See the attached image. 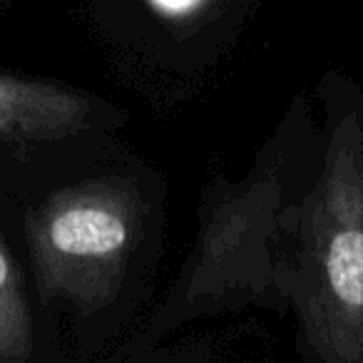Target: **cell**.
<instances>
[{"label": "cell", "mask_w": 363, "mask_h": 363, "mask_svg": "<svg viewBox=\"0 0 363 363\" xmlns=\"http://www.w3.org/2000/svg\"><path fill=\"white\" fill-rule=\"evenodd\" d=\"M286 306L323 363H363V112L331 105L321 169L286 214Z\"/></svg>", "instance_id": "cell-1"}, {"label": "cell", "mask_w": 363, "mask_h": 363, "mask_svg": "<svg viewBox=\"0 0 363 363\" xmlns=\"http://www.w3.org/2000/svg\"><path fill=\"white\" fill-rule=\"evenodd\" d=\"M140 214L135 184L122 177L48 194L26 227L40 291L82 313L112 303L140 239Z\"/></svg>", "instance_id": "cell-3"}, {"label": "cell", "mask_w": 363, "mask_h": 363, "mask_svg": "<svg viewBox=\"0 0 363 363\" xmlns=\"http://www.w3.org/2000/svg\"><path fill=\"white\" fill-rule=\"evenodd\" d=\"M97 105L60 82L0 72V145H50L90 130Z\"/></svg>", "instance_id": "cell-4"}, {"label": "cell", "mask_w": 363, "mask_h": 363, "mask_svg": "<svg viewBox=\"0 0 363 363\" xmlns=\"http://www.w3.org/2000/svg\"><path fill=\"white\" fill-rule=\"evenodd\" d=\"M33 353V318L23 274L0 237V361H28Z\"/></svg>", "instance_id": "cell-5"}, {"label": "cell", "mask_w": 363, "mask_h": 363, "mask_svg": "<svg viewBox=\"0 0 363 363\" xmlns=\"http://www.w3.org/2000/svg\"><path fill=\"white\" fill-rule=\"evenodd\" d=\"M284 157L269 152L239 187L204 204L192 257L150 318L145 343L192 318L239 306H286V214Z\"/></svg>", "instance_id": "cell-2"}, {"label": "cell", "mask_w": 363, "mask_h": 363, "mask_svg": "<svg viewBox=\"0 0 363 363\" xmlns=\"http://www.w3.org/2000/svg\"><path fill=\"white\" fill-rule=\"evenodd\" d=\"M162 3H164L169 13H174V11L179 13L182 6H192V3H197V0H162Z\"/></svg>", "instance_id": "cell-6"}]
</instances>
